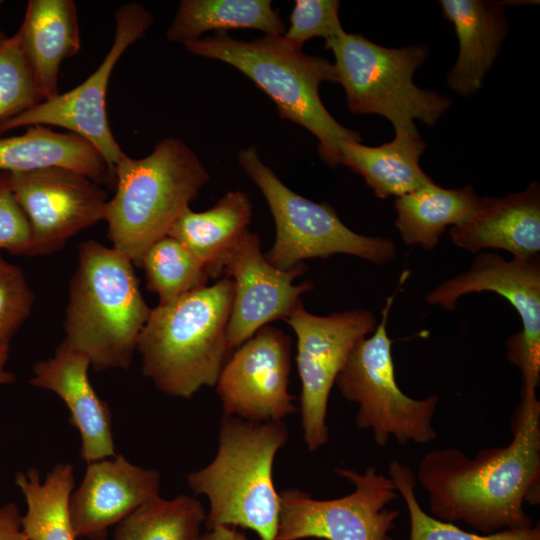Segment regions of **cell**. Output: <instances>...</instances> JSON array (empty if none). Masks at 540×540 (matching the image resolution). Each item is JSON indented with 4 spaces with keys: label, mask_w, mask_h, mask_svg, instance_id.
<instances>
[{
    "label": "cell",
    "mask_w": 540,
    "mask_h": 540,
    "mask_svg": "<svg viewBox=\"0 0 540 540\" xmlns=\"http://www.w3.org/2000/svg\"><path fill=\"white\" fill-rule=\"evenodd\" d=\"M511 431L507 445L484 448L472 459L453 447L425 454L415 477L428 494L435 518L464 522L481 534L533 526L523 504L540 503L537 396L520 397Z\"/></svg>",
    "instance_id": "obj_1"
},
{
    "label": "cell",
    "mask_w": 540,
    "mask_h": 540,
    "mask_svg": "<svg viewBox=\"0 0 540 540\" xmlns=\"http://www.w3.org/2000/svg\"><path fill=\"white\" fill-rule=\"evenodd\" d=\"M234 282L221 278L151 309L137 344L142 373L172 397L215 386L233 350L228 323Z\"/></svg>",
    "instance_id": "obj_2"
},
{
    "label": "cell",
    "mask_w": 540,
    "mask_h": 540,
    "mask_svg": "<svg viewBox=\"0 0 540 540\" xmlns=\"http://www.w3.org/2000/svg\"><path fill=\"white\" fill-rule=\"evenodd\" d=\"M192 54L227 63L252 80L275 103L281 118L296 123L318 140V152L329 166L341 164L340 145L361 142L360 134L338 123L319 95L322 82H337L334 64L310 56L283 35L251 41L215 32L184 44Z\"/></svg>",
    "instance_id": "obj_3"
},
{
    "label": "cell",
    "mask_w": 540,
    "mask_h": 540,
    "mask_svg": "<svg viewBox=\"0 0 540 540\" xmlns=\"http://www.w3.org/2000/svg\"><path fill=\"white\" fill-rule=\"evenodd\" d=\"M77 261L63 342L86 355L97 372L128 369L151 312L133 263L94 240L80 244Z\"/></svg>",
    "instance_id": "obj_4"
},
{
    "label": "cell",
    "mask_w": 540,
    "mask_h": 540,
    "mask_svg": "<svg viewBox=\"0 0 540 540\" xmlns=\"http://www.w3.org/2000/svg\"><path fill=\"white\" fill-rule=\"evenodd\" d=\"M218 439L212 462L187 475L194 494L209 500L207 530L241 527L255 532L260 540H276L280 501L273 483V464L288 439L286 425L223 414Z\"/></svg>",
    "instance_id": "obj_5"
},
{
    "label": "cell",
    "mask_w": 540,
    "mask_h": 540,
    "mask_svg": "<svg viewBox=\"0 0 540 540\" xmlns=\"http://www.w3.org/2000/svg\"><path fill=\"white\" fill-rule=\"evenodd\" d=\"M114 177L115 195L108 200L105 218L107 237L136 266L210 178L196 153L174 137L160 140L143 158L125 154Z\"/></svg>",
    "instance_id": "obj_6"
},
{
    "label": "cell",
    "mask_w": 540,
    "mask_h": 540,
    "mask_svg": "<svg viewBox=\"0 0 540 540\" xmlns=\"http://www.w3.org/2000/svg\"><path fill=\"white\" fill-rule=\"evenodd\" d=\"M325 47L335 57L337 83L354 114L383 116L400 131L416 127L415 119L433 126L451 105L450 98L413 82L429 55L423 44L387 48L345 32L325 41Z\"/></svg>",
    "instance_id": "obj_7"
},
{
    "label": "cell",
    "mask_w": 540,
    "mask_h": 540,
    "mask_svg": "<svg viewBox=\"0 0 540 540\" xmlns=\"http://www.w3.org/2000/svg\"><path fill=\"white\" fill-rule=\"evenodd\" d=\"M238 161L264 195L273 216L275 241L264 256L274 267L288 270L305 259L333 254L353 255L375 264L395 258L394 241L358 234L340 220L329 204L293 192L260 159L256 147L241 149Z\"/></svg>",
    "instance_id": "obj_8"
},
{
    "label": "cell",
    "mask_w": 540,
    "mask_h": 540,
    "mask_svg": "<svg viewBox=\"0 0 540 540\" xmlns=\"http://www.w3.org/2000/svg\"><path fill=\"white\" fill-rule=\"evenodd\" d=\"M396 293L387 299L375 331L356 344L335 380L340 394L358 405L356 426L370 429L382 448L391 436L402 445L410 441L426 444L437 438L432 421L439 397L411 398L396 382L392 340L387 333Z\"/></svg>",
    "instance_id": "obj_9"
},
{
    "label": "cell",
    "mask_w": 540,
    "mask_h": 540,
    "mask_svg": "<svg viewBox=\"0 0 540 540\" xmlns=\"http://www.w3.org/2000/svg\"><path fill=\"white\" fill-rule=\"evenodd\" d=\"M335 473L354 485L348 495L317 500L299 489L279 493L276 540H393L398 510L386 506L399 494L388 476L368 467L363 474L337 468Z\"/></svg>",
    "instance_id": "obj_10"
},
{
    "label": "cell",
    "mask_w": 540,
    "mask_h": 540,
    "mask_svg": "<svg viewBox=\"0 0 540 540\" xmlns=\"http://www.w3.org/2000/svg\"><path fill=\"white\" fill-rule=\"evenodd\" d=\"M284 321L297 337L301 427L308 450L315 451L329 440L327 406L335 380L356 344L375 331L377 320L364 309L314 315L301 300Z\"/></svg>",
    "instance_id": "obj_11"
},
{
    "label": "cell",
    "mask_w": 540,
    "mask_h": 540,
    "mask_svg": "<svg viewBox=\"0 0 540 540\" xmlns=\"http://www.w3.org/2000/svg\"><path fill=\"white\" fill-rule=\"evenodd\" d=\"M114 20L112 45L97 69L74 89L41 101L21 114L0 122V135L35 125L62 127L92 144L114 177V168L125 153L114 138L107 117L108 83L120 57L152 25L153 15L142 4L129 2L117 9Z\"/></svg>",
    "instance_id": "obj_12"
},
{
    "label": "cell",
    "mask_w": 540,
    "mask_h": 540,
    "mask_svg": "<svg viewBox=\"0 0 540 540\" xmlns=\"http://www.w3.org/2000/svg\"><path fill=\"white\" fill-rule=\"evenodd\" d=\"M483 291L501 295L518 312L522 328L507 339V357L520 372V395L536 394L540 382V256L507 261L499 254H478L467 271L442 282L426 295V301L453 310L461 296Z\"/></svg>",
    "instance_id": "obj_13"
},
{
    "label": "cell",
    "mask_w": 540,
    "mask_h": 540,
    "mask_svg": "<svg viewBox=\"0 0 540 540\" xmlns=\"http://www.w3.org/2000/svg\"><path fill=\"white\" fill-rule=\"evenodd\" d=\"M10 174L13 193L30 226L28 256L54 253L72 236L106 218V192L77 171L46 167Z\"/></svg>",
    "instance_id": "obj_14"
},
{
    "label": "cell",
    "mask_w": 540,
    "mask_h": 540,
    "mask_svg": "<svg viewBox=\"0 0 540 540\" xmlns=\"http://www.w3.org/2000/svg\"><path fill=\"white\" fill-rule=\"evenodd\" d=\"M291 337L265 325L237 347L216 382L224 415L247 421H282L295 412L288 391Z\"/></svg>",
    "instance_id": "obj_15"
},
{
    "label": "cell",
    "mask_w": 540,
    "mask_h": 540,
    "mask_svg": "<svg viewBox=\"0 0 540 540\" xmlns=\"http://www.w3.org/2000/svg\"><path fill=\"white\" fill-rule=\"evenodd\" d=\"M307 270L303 263L288 270L271 265L261 251L257 234L245 230L224 256L221 275L234 282V297L228 323V341L234 351L261 327L285 320L314 286L294 280Z\"/></svg>",
    "instance_id": "obj_16"
},
{
    "label": "cell",
    "mask_w": 540,
    "mask_h": 540,
    "mask_svg": "<svg viewBox=\"0 0 540 540\" xmlns=\"http://www.w3.org/2000/svg\"><path fill=\"white\" fill-rule=\"evenodd\" d=\"M159 488L157 470L134 465L120 454L88 463L69 502L76 538L105 540L110 527L159 495Z\"/></svg>",
    "instance_id": "obj_17"
},
{
    "label": "cell",
    "mask_w": 540,
    "mask_h": 540,
    "mask_svg": "<svg viewBox=\"0 0 540 540\" xmlns=\"http://www.w3.org/2000/svg\"><path fill=\"white\" fill-rule=\"evenodd\" d=\"M90 366L86 355L62 342L52 358L33 365L29 380L64 401L70 413L68 422L81 436L80 457L87 464L116 455L111 412L89 380Z\"/></svg>",
    "instance_id": "obj_18"
},
{
    "label": "cell",
    "mask_w": 540,
    "mask_h": 540,
    "mask_svg": "<svg viewBox=\"0 0 540 540\" xmlns=\"http://www.w3.org/2000/svg\"><path fill=\"white\" fill-rule=\"evenodd\" d=\"M449 234L456 246L471 253L501 249L518 258L539 256V184L531 182L504 197H479L469 218L452 226Z\"/></svg>",
    "instance_id": "obj_19"
},
{
    "label": "cell",
    "mask_w": 540,
    "mask_h": 540,
    "mask_svg": "<svg viewBox=\"0 0 540 540\" xmlns=\"http://www.w3.org/2000/svg\"><path fill=\"white\" fill-rule=\"evenodd\" d=\"M444 17L454 25L459 55L447 74L448 86L462 96L475 94L498 57L508 33L504 1L441 0Z\"/></svg>",
    "instance_id": "obj_20"
},
{
    "label": "cell",
    "mask_w": 540,
    "mask_h": 540,
    "mask_svg": "<svg viewBox=\"0 0 540 540\" xmlns=\"http://www.w3.org/2000/svg\"><path fill=\"white\" fill-rule=\"evenodd\" d=\"M42 101L58 95L60 66L81 47L73 0H29L16 32Z\"/></svg>",
    "instance_id": "obj_21"
},
{
    "label": "cell",
    "mask_w": 540,
    "mask_h": 540,
    "mask_svg": "<svg viewBox=\"0 0 540 540\" xmlns=\"http://www.w3.org/2000/svg\"><path fill=\"white\" fill-rule=\"evenodd\" d=\"M425 148L426 143L414 127L395 131L392 141L376 147L342 142L341 164L361 175L377 197L397 198L433 182L419 165Z\"/></svg>",
    "instance_id": "obj_22"
},
{
    "label": "cell",
    "mask_w": 540,
    "mask_h": 540,
    "mask_svg": "<svg viewBox=\"0 0 540 540\" xmlns=\"http://www.w3.org/2000/svg\"><path fill=\"white\" fill-rule=\"evenodd\" d=\"M46 167H64L94 182L115 184L101 154L75 133L35 125L21 135L0 138V171L13 173Z\"/></svg>",
    "instance_id": "obj_23"
},
{
    "label": "cell",
    "mask_w": 540,
    "mask_h": 540,
    "mask_svg": "<svg viewBox=\"0 0 540 540\" xmlns=\"http://www.w3.org/2000/svg\"><path fill=\"white\" fill-rule=\"evenodd\" d=\"M251 218L252 204L248 195L240 190L228 191L206 211L186 208L167 235L189 250L205 266L210 278H217L221 276L224 256L247 230Z\"/></svg>",
    "instance_id": "obj_24"
},
{
    "label": "cell",
    "mask_w": 540,
    "mask_h": 540,
    "mask_svg": "<svg viewBox=\"0 0 540 540\" xmlns=\"http://www.w3.org/2000/svg\"><path fill=\"white\" fill-rule=\"evenodd\" d=\"M479 197L471 186L446 189L434 181L395 199V227L407 246L434 249L448 226L464 222Z\"/></svg>",
    "instance_id": "obj_25"
},
{
    "label": "cell",
    "mask_w": 540,
    "mask_h": 540,
    "mask_svg": "<svg viewBox=\"0 0 540 540\" xmlns=\"http://www.w3.org/2000/svg\"><path fill=\"white\" fill-rule=\"evenodd\" d=\"M231 29H256L265 35L285 33L270 0H181L166 38L184 45L205 32Z\"/></svg>",
    "instance_id": "obj_26"
},
{
    "label": "cell",
    "mask_w": 540,
    "mask_h": 540,
    "mask_svg": "<svg viewBox=\"0 0 540 540\" xmlns=\"http://www.w3.org/2000/svg\"><path fill=\"white\" fill-rule=\"evenodd\" d=\"M74 471L69 463H59L41 482L36 468L18 471L15 484L26 502L22 529L29 540H76L71 516L70 496Z\"/></svg>",
    "instance_id": "obj_27"
},
{
    "label": "cell",
    "mask_w": 540,
    "mask_h": 540,
    "mask_svg": "<svg viewBox=\"0 0 540 540\" xmlns=\"http://www.w3.org/2000/svg\"><path fill=\"white\" fill-rule=\"evenodd\" d=\"M206 515L195 497L157 495L116 525L113 540H198Z\"/></svg>",
    "instance_id": "obj_28"
},
{
    "label": "cell",
    "mask_w": 540,
    "mask_h": 540,
    "mask_svg": "<svg viewBox=\"0 0 540 540\" xmlns=\"http://www.w3.org/2000/svg\"><path fill=\"white\" fill-rule=\"evenodd\" d=\"M139 267L146 276L147 289L159 297V304L176 300L207 285L205 266L181 243L166 235L143 254Z\"/></svg>",
    "instance_id": "obj_29"
},
{
    "label": "cell",
    "mask_w": 540,
    "mask_h": 540,
    "mask_svg": "<svg viewBox=\"0 0 540 540\" xmlns=\"http://www.w3.org/2000/svg\"><path fill=\"white\" fill-rule=\"evenodd\" d=\"M388 477L405 502L410 521L409 540H540V527L504 530L491 534L465 531L453 523L430 516L420 506L415 492L416 477L405 464L393 460Z\"/></svg>",
    "instance_id": "obj_30"
},
{
    "label": "cell",
    "mask_w": 540,
    "mask_h": 540,
    "mask_svg": "<svg viewBox=\"0 0 540 540\" xmlns=\"http://www.w3.org/2000/svg\"><path fill=\"white\" fill-rule=\"evenodd\" d=\"M42 101L16 33L0 42V122Z\"/></svg>",
    "instance_id": "obj_31"
},
{
    "label": "cell",
    "mask_w": 540,
    "mask_h": 540,
    "mask_svg": "<svg viewBox=\"0 0 540 540\" xmlns=\"http://www.w3.org/2000/svg\"><path fill=\"white\" fill-rule=\"evenodd\" d=\"M34 294L21 267L0 255V345L10 344L30 315Z\"/></svg>",
    "instance_id": "obj_32"
},
{
    "label": "cell",
    "mask_w": 540,
    "mask_h": 540,
    "mask_svg": "<svg viewBox=\"0 0 540 540\" xmlns=\"http://www.w3.org/2000/svg\"><path fill=\"white\" fill-rule=\"evenodd\" d=\"M337 0H297L290 15V27L284 38L296 47L312 38L325 41L345 33L340 23Z\"/></svg>",
    "instance_id": "obj_33"
},
{
    "label": "cell",
    "mask_w": 540,
    "mask_h": 540,
    "mask_svg": "<svg viewBox=\"0 0 540 540\" xmlns=\"http://www.w3.org/2000/svg\"><path fill=\"white\" fill-rule=\"evenodd\" d=\"M30 241L29 222L13 193L11 174L0 171V250L28 255Z\"/></svg>",
    "instance_id": "obj_34"
},
{
    "label": "cell",
    "mask_w": 540,
    "mask_h": 540,
    "mask_svg": "<svg viewBox=\"0 0 540 540\" xmlns=\"http://www.w3.org/2000/svg\"><path fill=\"white\" fill-rule=\"evenodd\" d=\"M21 519L15 502L0 506V540H29L23 532Z\"/></svg>",
    "instance_id": "obj_35"
},
{
    "label": "cell",
    "mask_w": 540,
    "mask_h": 540,
    "mask_svg": "<svg viewBox=\"0 0 540 540\" xmlns=\"http://www.w3.org/2000/svg\"><path fill=\"white\" fill-rule=\"evenodd\" d=\"M198 540H248V538L235 527L218 526L208 529Z\"/></svg>",
    "instance_id": "obj_36"
},
{
    "label": "cell",
    "mask_w": 540,
    "mask_h": 540,
    "mask_svg": "<svg viewBox=\"0 0 540 540\" xmlns=\"http://www.w3.org/2000/svg\"><path fill=\"white\" fill-rule=\"evenodd\" d=\"M10 344L0 345V386L15 382L14 373L6 369V363L9 358Z\"/></svg>",
    "instance_id": "obj_37"
},
{
    "label": "cell",
    "mask_w": 540,
    "mask_h": 540,
    "mask_svg": "<svg viewBox=\"0 0 540 540\" xmlns=\"http://www.w3.org/2000/svg\"><path fill=\"white\" fill-rule=\"evenodd\" d=\"M2 3H3V2L0 0V6H1ZM6 37H7V36H5V34L2 33V32L0 31V42H1L2 40H4Z\"/></svg>",
    "instance_id": "obj_38"
}]
</instances>
